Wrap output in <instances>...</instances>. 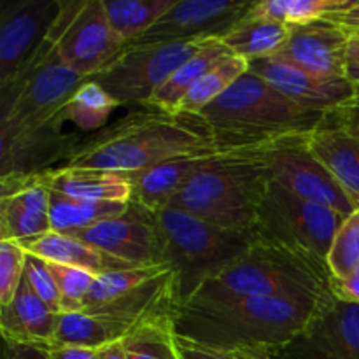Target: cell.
Here are the masks:
<instances>
[{"mask_svg":"<svg viewBox=\"0 0 359 359\" xmlns=\"http://www.w3.org/2000/svg\"><path fill=\"white\" fill-rule=\"evenodd\" d=\"M60 11V0H6L0 9V90L37 55Z\"/></svg>","mask_w":359,"mask_h":359,"instance_id":"obj_13","label":"cell"},{"mask_svg":"<svg viewBox=\"0 0 359 359\" xmlns=\"http://www.w3.org/2000/svg\"><path fill=\"white\" fill-rule=\"evenodd\" d=\"M114 342L121 340L112 326L98 316L88 312H62L51 347H88L98 351Z\"/></svg>","mask_w":359,"mask_h":359,"instance_id":"obj_32","label":"cell"},{"mask_svg":"<svg viewBox=\"0 0 359 359\" xmlns=\"http://www.w3.org/2000/svg\"><path fill=\"white\" fill-rule=\"evenodd\" d=\"M333 294V293H332ZM330 297H255L188 304L174 316L175 335L212 347L279 349L300 335Z\"/></svg>","mask_w":359,"mask_h":359,"instance_id":"obj_2","label":"cell"},{"mask_svg":"<svg viewBox=\"0 0 359 359\" xmlns=\"http://www.w3.org/2000/svg\"><path fill=\"white\" fill-rule=\"evenodd\" d=\"M235 146H238V144H235ZM224 147L181 154V156L165 160L161 163L154 165V167L146 168V170L125 174L132 182V200L130 202L137 203V205L153 214L167 209L172 200H174V196L181 191L182 186L193 177V174L210 156H214L217 151L224 149Z\"/></svg>","mask_w":359,"mask_h":359,"instance_id":"obj_20","label":"cell"},{"mask_svg":"<svg viewBox=\"0 0 359 359\" xmlns=\"http://www.w3.org/2000/svg\"><path fill=\"white\" fill-rule=\"evenodd\" d=\"M98 356H100V359H126L121 342L109 344V346L98 349Z\"/></svg>","mask_w":359,"mask_h":359,"instance_id":"obj_44","label":"cell"},{"mask_svg":"<svg viewBox=\"0 0 359 359\" xmlns=\"http://www.w3.org/2000/svg\"><path fill=\"white\" fill-rule=\"evenodd\" d=\"M359 0H262L255 2L245 20H266L284 25H305L346 13Z\"/></svg>","mask_w":359,"mask_h":359,"instance_id":"obj_29","label":"cell"},{"mask_svg":"<svg viewBox=\"0 0 359 359\" xmlns=\"http://www.w3.org/2000/svg\"><path fill=\"white\" fill-rule=\"evenodd\" d=\"M51 359H100L97 349L88 347H49Z\"/></svg>","mask_w":359,"mask_h":359,"instance_id":"obj_42","label":"cell"},{"mask_svg":"<svg viewBox=\"0 0 359 359\" xmlns=\"http://www.w3.org/2000/svg\"><path fill=\"white\" fill-rule=\"evenodd\" d=\"M309 135L280 137L272 144V181L298 198L328 207L349 217L359 207L312 153Z\"/></svg>","mask_w":359,"mask_h":359,"instance_id":"obj_12","label":"cell"},{"mask_svg":"<svg viewBox=\"0 0 359 359\" xmlns=\"http://www.w3.org/2000/svg\"><path fill=\"white\" fill-rule=\"evenodd\" d=\"M121 344L126 359H181L172 316L142 323Z\"/></svg>","mask_w":359,"mask_h":359,"instance_id":"obj_31","label":"cell"},{"mask_svg":"<svg viewBox=\"0 0 359 359\" xmlns=\"http://www.w3.org/2000/svg\"><path fill=\"white\" fill-rule=\"evenodd\" d=\"M175 0H104L112 30L125 46L139 42Z\"/></svg>","mask_w":359,"mask_h":359,"instance_id":"obj_28","label":"cell"},{"mask_svg":"<svg viewBox=\"0 0 359 359\" xmlns=\"http://www.w3.org/2000/svg\"><path fill=\"white\" fill-rule=\"evenodd\" d=\"M328 269L333 279H342L359 269V209L337 231L330 249Z\"/></svg>","mask_w":359,"mask_h":359,"instance_id":"obj_34","label":"cell"},{"mask_svg":"<svg viewBox=\"0 0 359 359\" xmlns=\"http://www.w3.org/2000/svg\"><path fill=\"white\" fill-rule=\"evenodd\" d=\"M27 252L18 242L0 241V305H7L16 294L25 276Z\"/></svg>","mask_w":359,"mask_h":359,"instance_id":"obj_36","label":"cell"},{"mask_svg":"<svg viewBox=\"0 0 359 359\" xmlns=\"http://www.w3.org/2000/svg\"><path fill=\"white\" fill-rule=\"evenodd\" d=\"M255 2L175 0L140 41H209L233 30Z\"/></svg>","mask_w":359,"mask_h":359,"instance_id":"obj_17","label":"cell"},{"mask_svg":"<svg viewBox=\"0 0 359 359\" xmlns=\"http://www.w3.org/2000/svg\"><path fill=\"white\" fill-rule=\"evenodd\" d=\"M0 186V241L20 244L51 231L49 191L37 175H6Z\"/></svg>","mask_w":359,"mask_h":359,"instance_id":"obj_19","label":"cell"},{"mask_svg":"<svg viewBox=\"0 0 359 359\" xmlns=\"http://www.w3.org/2000/svg\"><path fill=\"white\" fill-rule=\"evenodd\" d=\"M249 70L307 111L333 114L356 100L358 88L347 77L318 76L276 56L249 62Z\"/></svg>","mask_w":359,"mask_h":359,"instance_id":"obj_16","label":"cell"},{"mask_svg":"<svg viewBox=\"0 0 359 359\" xmlns=\"http://www.w3.org/2000/svg\"><path fill=\"white\" fill-rule=\"evenodd\" d=\"M230 49L219 41V39H210L203 44V48L195 56L182 63L167 83L154 93L151 98L147 109L149 111H163V112H179L182 98L189 93L193 86L209 72L210 69L217 65L221 60L230 56Z\"/></svg>","mask_w":359,"mask_h":359,"instance_id":"obj_25","label":"cell"},{"mask_svg":"<svg viewBox=\"0 0 359 359\" xmlns=\"http://www.w3.org/2000/svg\"><path fill=\"white\" fill-rule=\"evenodd\" d=\"M58 316L34 293L23 276L13 300L7 305H0V328L4 340L51 347L58 326Z\"/></svg>","mask_w":359,"mask_h":359,"instance_id":"obj_21","label":"cell"},{"mask_svg":"<svg viewBox=\"0 0 359 359\" xmlns=\"http://www.w3.org/2000/svg\"><path fill=\"white\" fill-rule=\"evenodd\" d=\"M48 41L60 62L84 79L102 72L125 49L109 23L104 0H60Z\"/></svg>","mask_w":359,"mask_h":359,"instance_id":"obj_11","label":"cell"},{"mask_svg":"<svg viewBox=\"0 0 359 359\" xmlns=\"http://www.w3.org/2000/svg\"><path fill=\"white\" fill-rule=\"evenodd\" d=\"M347 79L353 84L359 86V65H354V63H349L347 65Z\"/></svg>","mask_w":359,"mask_h":359,"instance_id":"obj_46","label":"cell"},{"mask_svg":"<svg viewBox=\"0 0 359 359\" xmlns=\"http://www.w3.org/2000/svg\"><path fill=\"white\" fill-rule=\"evenodd\" d=\"M69 235L95 245L100 251L128 263L130 266L165 263L154 214L133 202H130L128 210L123 216L100 221Z\"/></svg>","mask_w":359,"mask_h":359,"instance_id":"obj_15","label":"cell"},{"mask_svg":"<svg viewBox=\"0 0 359 359\" xmlns=\"http://www.w3.org/2000/svg\"><path fill=\"white\" fill-rule=\"evenodd\" d=\"M245 142L251 140L217 133L200 114L146 109V112L125 116L86 142H79L63 165L133 174L181 154Z\"/></svg>","mask_w":359,"mask_h":359,"instance_id":"obj_1","label":"cell"},{"mask_svg":"<svg viewBox=\"0 0 359 359\" xmlns=\"http://www.w3.org/2000/svg\"><path fill=\"white\" fill-rule=\"evenodd\" d=\"M154 219L165 263L175 273L179 307L188 304L207 280L219 276L258 242L252 230L216 226L174 207L156 212Z\"/></svg>","mask_w":359,"mask_h":359,"instance_id":"obj_4","label":"cell"},{"mask_svg":"<svg viewBox=\"0 0 359 359\" xmlns=\"http://www.w3.org/2000/svg\"><path fill=\"white\" fill-rule=\"evenodd\" d=\"M177 309L175 273L170 265L161 263L98 276L83 312L107 321L123 340L142 323L174 318Z\"/></svg>","mask_w":359,"mask_h":359,"instance_id":"obj_8","label":"cell"},{"mask_svg":"<svg viewBox=\"0 0 359 359\" xmlns=\"http://www.w3.org/2000/svg\"><path fill=\"white\" fill-rule=\"evenodd\" d=\"M25 252L34 255L48 263H58L65 266H76V269L86 270L95 277L104 276L107 272L123 269H133L128 263L100 251L95 245L81 241L69 233H58V231H48L35 238L20 242Z\"/></svg>","mask_w":359,"mask_h":359,"instance_id":"obj_23","label":"cell"},{"mask_svg":"<svg viewBox=\"0 0 359 359\" xmlns=\"http://www.w3.org/2000/svg\"><path fill=\"white\" fill-rule=\"evenodd\" d=\"M349 44H347V62L359 65V32H349Z\"/></svg>","mask_w":359,"mask_h":359,"instance_id":"obj_45","label":"cell"},{"mask_svg":"<svg viewBox=\"0 0 359 359\" xmlns=\"http://www.w3.org/2000/svg\"><path fill=\"white\" fill-rule=\"evenodd\" d=\"M332 118L339 126H342L351 137L359 140V105H351V107L342 109V111L333 112Z\"/></svg>","mask_w":359,"mask_h":359,"instance_id":"obj_41","label":"cell"},{"mask_svg":"<svg viewBox=\"0 0 359 359\" xmlns=\"http://www.w3.org/2000/svg\"><path fill=\"white\" fill-rule=\"evenodd\" d=\"M200 116L221 135L251 142L309 135L328 118L297 105L251 70Z\"/></svg>","mask_w":359,"mask_h":359,"instance_id":"obj_5","label":"cell"},{"mask_svg":"<svg viewBox=\"0 0 359 359\" xmlns=\"http://www.w3.org/2000/svg\"><path fill=\"white\" fill-rule=\"evenodd\" d=\"M49 191V189H48ZM130 202H86L49 191V221L51 231L74 233L100 221L119 217L128 210Z\"/></svg>","mask_w":359,"mask_h":359,"instance_id":"obj_27","label":"cell"},{"mask_svg":"<svg viewBox=\"0 0 359 359\" xmlns=\"http://www.w3.org/2000/svg\"><path fill=\"white\" fill-rule=\"evenodd\" d=\"M48 266L58 287L62 312H83L97 277L76 266H65L58 263H48Z\"/></svg>","mask_w":359,"mask_h":359,"instance_id":"obj_35","label":"cell"},{"mask_svg":"<svg viewBox=\"0 0 359 359\" xmlns=\"http://www.w3.org/2000/svg\"><path fill=\"white\" fill-rule=\"evenodd\" d=\"M332 276L273 245L256 242L241 259L207 280L188 304H224L255 297L332 294ZM184 304V305H188Z\"/></svg>","mask_w":359,"mask_h":359,"instance_id":"obj_6","label":"cell"},{"mask_svg":"<svg viewBox=\"0 0 359 359\" xmlns=\"http://www.w3.org/2000/svg\"><path fill=\"white\" fill-rule=\"evenodd\" d=\"M248 70L249 63L244 58L235 55L226 56L189 90V93L182 98L179 111L200 114L203 109L216 102L224 91L230 90Z\"/></svg>","mask_w":359,"mask_h":359,"instance_id":"obj_33","label":"cell"},{"mask_svg":"<svg viewBox=\"0 0 359 359\" xmlns=\"http://www.w3.org/2000/svg\"><path fill=\"white\" fill-rule=\"evenodd\" d=\"M287 37H290V25L244 18L219 41L230 49L231 55L241 56L249 63L276 56L284 48Z\"/></svg>","mask_w":359,"mask_h":359,"instance_id":"obj_26","label":"cell"},{"mask_svg":"<svg viewBox=\"0 0 359 359\" xmlns=\"http://www.w3.org/2000/svg\"><path fill=\"white\" fill-rule=\"evenodd\" d=\"M4 359H51L49 347L32 346V344H16L4 340Z\"/></svg>","mask_w":359,"mask_h":359,"instance_id":"obj_40","label":"cell"},{"mask_svg":"<svg viewBox=\"0 0 359 359\" xmlns=\"http://www.w3.org/2000/svg\"><path fill=\"white\" fill-rule=\"evenodd\" d=\"M270 353L273 359H359V305L332 294L300 335Z\"/></svg>","mask_w":359,"mask_h":359,"instance_id":"obj_14","label":"cell"},{"mask_svg":"<svg viewBox=\"0 0 359 359\" xmlns=\"http://www.w3.org/2000/svg\"><path fill=\"white\" fill-rule=\"evenodd\" d=\"M84 81L60 62L46 39L23 72L6 90H0V142L60 123V112Z\"/></svg>","mask_w":359,"mask_h":359,"instance_id":"obj_7","label":"cell"},{"mask_svg":"<svg viewBox=\"0 0 359 359\" xmlns=\"http://www.w3.org/2000/svg\"><path fill=\"white\" fill-rule=\"evenodd\" d=\"M119 107L118 102L95 81L86 79L60 112V123L76 126L83 132H102L109 118Z\"/></svg>","mask_w":359,"mask_h":359,"instance_id":"obj_30","label":"cell"},{"mask_svg":"<svg viewBox=\"0 0 359 359\" xmlns=\"http://www.w3.org/2000/svg\"><path fill=\"white\" fill-rule=\"evenodd\" d=\"M325 20L346 28L347 32H359V4L356 7H353V9L346 11V13L332 14V16H326Z\"/></svg>","mask_w":359,"mask_h":359,"instance_id":"obj_43","label":"cell"},{"mask_svg":"<svg viewBox=\"0 0 359 359\" xmlns=\"http://www.w3.org/2000/svg\"><path fill=\"white\" fill-rule=\"evenodd\" d=\"M25 279L28 280L34 293L48 305L56 314H62V304H60V293L56 287L55 279L51 276L48 262L37 258L27 252V262H25Z\"/></svg>","mask_w":359,"mask_h":359,"instance_id":"obj_38","label":"cell"},{"mask_svg":"<svg viewBox=\"0 0 359 359\" xmlns=\"http://www.w3.org/2000/svg\"><path fill=\"white\" fill-rule=\"evenodd\" d=\"M181 359H273L269 349L259 347H212L175 335Z\"/></svg>","mask_w":359,"mask_h":359,"instance_id":"obj_37","label":"cell"},{"mask_svg":"<svg viewBox=\"0 0 359 359\" xmlns=\"http://www.w3.org/2000/svg\"><path fill=\"white\" fill-rule=\"evenodd\" d=\"M346 219L337 210L298 198L272 181L252 233L262 244L284 249L330 273V249Z\"/></svg>","mask_w":359,"mask_h":359,"instance_id":"obj_9","label":"cell"},{"mask_svg":"<svg viewBox=\"0 0 359 359\" xmlns=\"http://www.w3.org/2000/svg\"><path fill=\"white\" fill-rule=\"evenodd\" d=\"M349 32L328 20L290 25V37L276 58L323 77H347Z\"/></svg>","mask_w":359,"mask_h":359,"instance_id":"obj_18","label":"cell"},{"mask_svg":"<svg viewBox=\"0 0 359 359\" xmlns=\"http://www.w3.org/2000/svg\"><path fill=\"white\" fill-rule=\"evenodd\" d=\"M276 140L217 151L182 186L168 207L216 226L251 231L272 184L270 149Z\"/></svg>","mask_w":359,"mask_h":359,"instance_id":"obj_3","label":"cell"},{"mask_svg":"<svg viewBox=\"0 0 359 359\" xmlns=\"http://www.w3.org/2000/svg\"><path fill=\"white\" fill-rule=\"evenodd\" d=\"M330 290H332L333 297L339 298V300L359 305V269L354 270L351 276L342 277V279H333L332 277Z\"/></svg>","mask_w":359,"mask_h":359,"instance_id":"obj_39","label":"cell"},{"mask_svg":"<svg viewBox=\"0 0 359 359\" xmlns=\"http://www.w3.org/2000/svg\"><path fill=\"white\" fill-rule=\"evenodd\" d=\"M210 41V39H209ZM207 41H139L121 53L91 81L100 84L119 105H142L168 77L195 56Z\"/></svg>","mask_w":359,"mask_h":359,"instance_id":"obj_10","label":"cell"},{"mask_svg":"<svg viewBox=\"0 0 359 359\" xmlns=\"http://www.w3.org/2000/svg\"><path fill=\"white\" fill-rule=\"evenodd\" d=\"M309 146L359 207V140L328 114L326 121L309 135Z\"/></svg>","mask_w":359,"mask_h":359,"instance_id":"obj_24","label":"cell"},{"mask_svg":"<svg viewBox=\"0 0 359 359\" xmlns=\"http://www.w3.org/2000/svg\"><path fill=\"white\" fill-rule=\"evenodd\" d=\"M37 175V181L49 191L86 202H130L132 182L125 174L98 168L67 167L51 168Z\"/></svg>","mask_w":359,"mask_h":359,"instance_id":"obj_22","label":"cell"}]
</instances>
